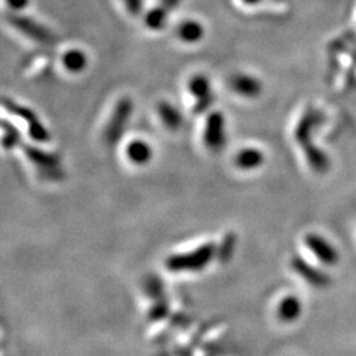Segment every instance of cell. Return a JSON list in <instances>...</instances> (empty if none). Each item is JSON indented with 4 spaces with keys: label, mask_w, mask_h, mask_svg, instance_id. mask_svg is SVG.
<instances>
[{
    "label": "cell",
    "mask_w": 356,
    "mask_h": 356,
    "mask_svg": "<svg viewBox=\"0 0 356 356\" xmlns=\"http://www.w3.org/2000/svg\"><path fill=\"white\" fill-rule=\"evenodd\" d=\"M189 91L195 98L194 113H205L214 103V93L211 90L210 81L205 76H194L189 81Z\"/></svg>",
    "instance_id": "cell-7"
},
{
    "label": "cell",
    "mask_w": 356,
    "mask_h": 356,
    "mask_svg": "<svg viewBox=\"0 0 356 356\" xmlns=\"http://www.w3.org/2000/svg\"><path fill=\"white\" fill-rule=\"evenodd\" d=\"M168 12L164 11L160 5L152 8L146 17H144V23H146V28L152 30V31H160L165 24H166V19H168Z\"/></svg>",
    "instance_id": "cell-16"
},
{
    "label": "cell",
    "mask_w": 356,
    "mask_h": 356,
    "mask_svg": "<svg viewBox=\"0 0 356 356\" xmlns=\"http://www.w3.org/2000/svg\"><path fill=\"white\" fill-rule=\"evenodd\" d=\"M3 106L5 107V110L8 113H14L15 116L21 118L27 127H28V133L34 142L37 143H48L50 140V135H49L47 127L40 122L37 113L33 111L32 109L21 106L16 102L11 100L10 98H4L3 99Z\"/></svg>",
    "instance_id": "cell-4"
},
{
    "label": "cell",
    "mask_w": 356,
    "mask_h": 356,
    "mask_svg": "<svg viewBox=\"0 0 356 356\" xmlns=\"http://www.w3.org/2000/svg\"><path fill=\"white\" fill-rule=\"evenodd\" d=\"M7 3L14 11H23L28 7L30 0H7Z\"/></svg>",
    "instance_id": "cell-21"
},
{
    "label": "cell",
    "mask_w": 356,
    "mask_h": 356,
    "mask_svg": "<svg viewBox=\"0 0 356 356\" xmlns=\"http://www.w3.org/2000/svg\"><path fill=\"white\" fill-rule=\"evenodd\" d=\"M1 127H3V148L4 149H14L15 146L21 144V133L12 123L3 120Z\"/></svg>",
    "instance_id": "cell-15"
},
{
    "label": "cell",
    "mask_w": 356,
    "mask_h": 356,
    "mask_svg": "<svg viewBox=\"0 0 356 356\" xmlns=\"http://www.w3.org/2000/svg\"><path fill=\"white\" fill-rule=\"evenodd\" d=\"M181 1H182V0H162L160 7H162L164 11H166L168 14H170L175 8H177L178 5L181 4Z\"/></svg>",
    "instance_id": "cell-20"
},
{
    "label": "cell",
    "mask_w": 356,
    "mask_h": 356,
    "mask_svg": "<svg viewBox=\"0 0 356 356\" xmlns=\"http://www.w3.org/2000/svg\"><path fill=\"white\" fill-rule=\"evenodd\" d=\"M231 89L244 98H256L261 93V83L252 76L238 74L231 80Z\"/></svg>",
    "instance_id": "cell-8"
},
{
    "label": "cell",
    "mask_w": 356,
    "mask_h": 356,
    "mask_svg": "<svg viewBox=\"0 0 356 356\" xmlns=\"http://www.w3.org/2000/svg\"><path fill=\"white\" fill-rule=\"evenodd\" d=\"M264 162V155L256 148H244L235 156V164L242 170H252Z\"/></svg>",
    "instance_id": "cell-11"
},
{
    "label": "cell",
    "mask_w": 356,
    "mask_h": 356,
    "mask_svg": "<svg viewBox=\"0 0 356 356\" xmlns=\"http://www.w3.org/2000/svg\"><path fill=\"white\" fill-rule=\"evenodd\" d=\"M242 1L247 5H255V4H259L261 0H242Z\"/></svg>",
    "instance_id": "cell-22"
},
{
    "label": "cell",
    "mask_w": 356,
    "mask_h": 356,
    "mask_svg": "<svg viewBox=\"0 0 356 356\" xmlns=\"http://www.w3.org/2000/svg\"><path fill=\"white\" fill-rule=\"evenodd\" d=\"M63 64L71 73H81L87 65V57L80 49H70L64 54Z\"/></svg>",
    "instance_id": "cell-14"
},
{
    "label": "cell",
    "mask_w": 356,
    "mask_h": 356,
    "mask_svg": "<svg viewBox=\"0 0 356 356\" xmlns=\"http://www.w3.org/2000/svg\"><path fill=\"white\" fill-rule=\"evenodd\" d=\"M157 113L160 115L162 124L169 131H177L183 123V116L177 109L169 102H160L157 106Z\"/></svg>",
    "instance_id": "cell-9"
},
{
    "label": "cell",
    "mask_w": 356,
    "mask_h": 356,
    "mask_svg": "<svg viewBox=\"0 0 356 356\" xmlns=\"http://www.w3.org/2000/svg\"><path fill=\"white\" fill-rule=\"evenodd\" d=\"M23 151L27 159L32 162L38 176L47 181H58L64 177V169L58 155L44 151L36 146H24Z\"/></svg>",
    "instance_id": "cell-2"
},
{
    "label": "cell",
    "mask_w": 356,
    "mask_h": 356,
    "mask_svg": "<svg viewBox=\"0 0 356 356\" xmlns=\"http://www.w3.org/2000/svg\"><path fill=\"white\" fill-rule=\"evenodd\" d=\"M132 113H133V103L130 98H123L115 104L110 120L103 133V139L107 146H116L120 142L122 136L124 135L126 127L130 123Z\"/></svg>",
    "instance_id": "cell-3"
},
{
    "label": "cell",
    "mask_w": 356,
    "mask_h": 356,
    "mask_svg": "<svg viewBox=\"0 0 356 356\" xmlns=\"http://www.w3.org/2000/svg\"><path fill=\"white\" fill-rule=\"evenodd\" d=\"M235 247H236V236L235 234L232 232H228L223 242L221 244V248L218 249V256L222 261H227V260L231 259V256L234 255V251H235Z\"/></svg>",
    "instance_id": "cell-17"
},
{
    "label": "cell",
    "mask_w": 356,
    "mask_h": 356,
    "mask_svg": "<svg viewBox=\"0 0 356 356\" xmlns=\"http://www.w3.org/2000/svg\"><path fill=\"white\" fill-rule=\"evenodd\" d=\"M203 140L210 152H221L226 146V120L223 113H211L206 120Z\"/></svg>",
    "instance_id": "cell-6"
},
{
    "label": "cell",
    "mask_w": 356,
    "mask_h": 356,
    "mask_svg": "<svg viewBox=\"0 0 356 356\" xmlns=\"http://www.w3.org/2000/svg\"><path fill=\"white\" fill-rule=\"evenodd\" d=\"M216 254L214 243H206L186 254L173 255L166 260V268L173 272L201 271L203 269Z\"/></svg>",
    "instance_id": "cell-1"
},
{
    "label": "cell",
    "mask_w": 356,
    "mask_h": 356,
    "mask_svg": "<svg viewBox=\"0 0 356 356\" xmlns=\"http://www.w3.org/2000/svg\"><path fill=\"white\" fill-rule=\"evenodd\" d=\"M127 157L132 164L135 165H146L151 162L152 156H153V151L152 146H149L146 142L143 140H133L131 142L129 146H127Z\"/></svg>",
    "instance_id": "cell-10"
},
{
    "label": "cell",
    "mask_w": 356,
    "mask_h": 356,
    "mask_svg": "<svg viewBox=\"0 0 356 356\" xmlns=\"http://www.w3.org/2000/svg\"><path fill=\"white\" fill-rule=\"evenodd\" d=\"M300 302L297 298L294 297H288L287 300H284L281 302V307H280V313L282 314V317L285 318H289V317H297V314L300 313Z\"/></svg>",
    "instance_id": "cell-18"
},
{
    "label": "cell",
    "mask_w": 356,
    "mask_h": 356,
    "mask_svg": "<svg viewBox=\"0 0 356 356\" xmlns=\"http://www.w3.org/2000/svg\"><path fill=\"white\" fill-rule=\"evenodd\" d=\"M131 15L139 16L143 12V0H123Z\"/></svg>",
    "instance_id": "cell-19"
},
{
    "label": "cell",
    "mask_w": 356,
    "mask_h": 356,
    "mask_svg": "<svg viewBox=\"0 0 356 356\" xmlns=\"http://www.w3.org/2000/svg\"><path fill=\"white\" fill-rule=\"evenodd\" d=\"M7 20L16 31L23 33L24 36H27L34 43L50 45L56 41L54 34L50 32L47 27H44L43 24H40L38 21L33 20L31 17L12 14V15L7 17Z\"/></svg>",
    "instance_id": "cell-5"
},
{
    "label": "cell",
    "mask_w": 356,
    "mask_h": 356,
    "mask_svg": "<svg viewBox=\"0 0 356 356\" xmlns=\"http://www.w3.org/2000/svg\"><path fill=\"white\" fill-rule=\"evenodd\" d=\"M307 244H308L310 251L314 255H317V258L321 260L322 263H326V264L335 263L337 255H335L334 249L330 247V244L326 243L322 238L310 235L307 238Z\"/></svg>",
    "instance_id": "cell-12"
},
{
    "label": "cell",
    "mask_w": 356,
    "mask_h": 356,
    "mask_svg": "<svg viewBox=\"0 0 356 356\" xmlns=\"http://www.w3.org/2000/svg\"><path fill=\"white\" fill-rule=\"evenodd\" d=\"M205 30L201 23L195 20H185L177 27V36L183 43H198L203 38Z\"/></svg>",
    "instance_id": "cell-13"
}]
</instances>
